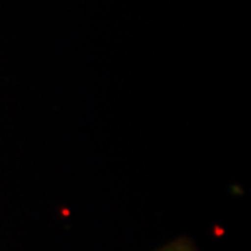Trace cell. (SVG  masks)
<instances>
[{
    "instance_id": "obj_1",
    "label": "cell",
    "mask_w": 251,
    "mask_h": 251,
    "mask_svg": "<svg viewBox=\"0 0 251 251\" xmlns=\"http://www.w3.org/2000/svg\"><path fill=\"white\" fill-rule=\"evenodd\" d=\"M159 251H193V250H191V247L188 246L187 243L176 242V243H172V244H169V246H166V247H163V249Z\"/></svg>"
}]
</instances>
